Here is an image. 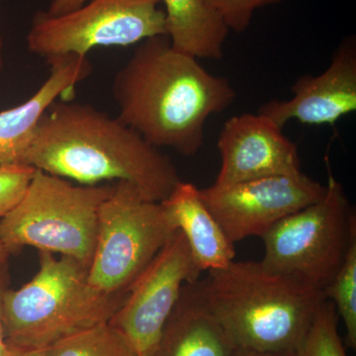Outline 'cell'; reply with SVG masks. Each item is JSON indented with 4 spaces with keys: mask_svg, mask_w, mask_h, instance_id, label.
<instances>
[{
    "mask_svg": "<svg viewBox=\"0 0 356 356\" xmlns=\"http://www.w3.org/2000/svg\"><path fill=\"white\" fill-rule=\"evenodd\" d=\"M184 234L177 229L131 285L110 323L127 336L138 356L153 355L182 288L201 275Z\"/></svg>",
    "mask_w": 356,
    "mask_h": 356,
    "instance_id": "cell-9",
    "label": "cell"
},
{
    "mask_svg": "<svg viewBox=\"0 0 356 356\" xmlns=\"http://www.w3.org/2000/svg\"><path fill=\"white\" fill-rule=\"evenodd\" d=\"M236 350L206 303L198 280L182 288L151 356H234Z\"/></svg>",
    "mask_w": 356,
    "mask_h": 356,
    "instance_id": "cell-14",
    "label": "cell"
},
{
    "mask_svg": "<svg viewBox=\"0 0 356 356\" xmlns=\"http://www.w3.org/2000/svg\"><path fill=\"white\" fill-rule=\"evenodd\" d=\"M339 315L330 300H325L307 332L297 356H348L339 332Z\"/></svg>",
    "mask_w": 356,
    "mask_h": 356,
    "instance_id": "cell-19",
    "label": "cell"
},
{
    "mask_svg": "<svg viewBox=\"0 0 356 356\" xmlns=\"http://www.w3.org/2000/svg\"><path fill=\"white\" fill-rule=\"evenodd\" d=\"M324 197L285 217L262 236L264 268L324 291L344 261L356 215L325 158Z\"/></svg>",
    "mask_w": 356,
    "mask_h": 356,
    "instance_id": "cell-6",
    "label": "cell"
},
{
    "mask_svg": "<svg viewBox=\"0 0 356 356\" xmlns=\"http://www.w3.org/2000/svg\"><path fill=\"white\" fill-rule=\"evenodd\" d=\"M217 146L222 159L214 184L218 186L301 172L298 147L264 115L231 117L222 126Z\"/></svg>",
    "mask_w": 356,
    "mask_h": 356,
    "instance_id": "cell-11",
    "label": "cell"
},
{
    "mask_svg": "<svg viewBox=\"0 0 356 356\" xmlns=\"http://www.w3.org/2000/svg\"><path fill=\"white\" fill-rule=\"evenodd\" d=\"M46 60L50 74L38 90L22 104L0 112V165H20L44 114L92 72L88 57L67 55Z\"/></svg>",
    "mask_w": 356,
    "mask_h": 356,
    "instance_id": "cell-13",
    "label": "cell"
},
{
    "mask_svg": "<svg viewBox=\"0 0 356 356\" xmlns=\"http://www.w3.org/2000/svg\"><path fill=\"white\" fill-rule=\"evenodd\" d=\"M156 36H166L161 0H88L63 15L35 14L26 41L28 50L48 60L88 57L95 48L127 47Z\"/></svg>",
    "mask_w": 356,
    "mask_h": 356,
    "instance_id": "cell-8",
    "label": "cell"
},
{
    "mask_svg": "<svg viewBox=\"0 0 356 356\" xmlns=\"http://www.w3.org/2000/svg\"><path fill=\"white\" fill-rule=\"evenodd\" d=\"M229 242L266 235L274 225L324 197L325 186L303 172L200 189Z\"/></svg>",
    "mask_w": 356,
    "mask_h": 356,
    "instance_id": "cell-10",
    "label": "cell"
},
{
    "mask_svg": "<svg viewBox=\"0 0 356 356\" xmlns=\"http://www.w3.org/2000/svg\"><path fill=\"white\" fill-rule=\"evenodd\" d=\"M3 38H2L1 30H0V76H1L2 70H3Z\"/></svg>",
    "mask_w": 356,
    "mask_h": 356,
    "instance_id": "cell-27",
    "label": "cell"
},
{
    "mask_svg": "<svg viewBox=\"0 0 356 356\" xmlns=\"http://www.w3.org/2000/svg\"><path fill=\"white\" fill-rule=\"evenodd\" d=\"M127 296L91 285L88 266L50 252H39V270L19 289L4 294L7 344L46 350L70 334L110 322Z\"/></svg>",
    "mask_w": 356,
    "mask_h": 356,
    "instance_id": "cell-4",
    "label": "cell"
},
{
    "mask_svg": "<svg viewBox=\"0 0 356 356\" xmlns=\"http://www.w3.org/2000/svg\"><path fill=\"white\" fill-rule=\"evenodd\" d=\"M8 267L0 266V356H6L8 351V344L6 339L3 325V300L4 294L9 289Z\"/></svg>",
    "mask_w": 356,
    "mask_h": 356,
    "instance_id": "cell-22",
    "label": "cell"
},
{
    "mask_svg": "<svg viewBox=\"0 0 356 356\" xmlns=\"http://www.w3.org/2000/svg\"><path fill=\"white\" fill-rule=\"evenodd\" d=\"M88 0H53L49 6L47 13L50 15L58 16L76 10V8L83 6Z\"/></svg>",
    "mask_w": 356,
    "mask_h": 356,
    "instance_id": "cell-23",
    "label": "cell"
},
{
    "mask_svg": "<svg viewBox=\"0 0 356 356\" xmlns=\"http://www.w3.org/2000/svg\"><path fill=\"white\" fill-rule=\"evenodd\" d=\"M6 356H47L46 350H28L8 346Z\"/></svg>",
    "mask_w": 356,
    "mask_h": 356,
    "instance_id": "cell-24",
    "label": "cell"
},
{
    "mask_svg": "<svg viewBox=\"0 0 356 356\" xmlns=\"http://www.w3.org/2000/svg\"><path fill=\"white\" fill-rule=\"evenodd\" d=\"M234 356H297L295 353H266L257 351L241 350L236 351Z\"/></svg>",
    "mask_w": 356,
    "mask_h": 356,
    "instance_id": "cell-25",
    "label": "cell"
},
{
    "mask_svg": "<svg viewBox=\"0 0 356 356\" xmlns=\"http://www.w3.org/2000/svg\"><path fill=\"white\" fill-rule=\"evenodd\" d=\"M46 353L47 356H138L127 336L110 322L70 334Z\"/></svg>",
    "mask_w": 356,
    "mask_h": 356,
    "instance_id": "cell-17",
    "label": "cell"
},
{
    "mask_svg": "<svg viewBox=\"0 0 356 356\" xmlns=\"http://www.w3.org/2000/svg\"><path fill=\"white\" fill-rule=\"evenodd\" d=\"M112 189L113 184L76 186L65 178L35 170L24 196L0 218V242L11 254L33 247L89 267L98 213Z\"/></svg>",
    "mask_w": 356,
    "mask_h": 356,
    "instance_id": "cell-5",
    "label": "cell"
},
{
    "mask_svg": "<svg viewBox=\"0 0 356 356\" xmlns=\"http://www.w3.org/2000/svg\"><path fill=\"white\" fill-rule=\"evenodd\" d=\"M325 298L336 307L346 327V344L356 348V229L351 234L346 257L334 280L324 290Z\"/></svg>",
    "mask_w": 356,
    "mask_h": 356,
    "instance_id": "cell-18",
    "label": "cell"
},
{
    "mask_svg": "<svg viewBox=\"0 0 356 356\" xmlns=\"http://www.w3.org/2000/svg\"><path fill=\"white\" fill-rule=\"evenodd\" d=\"M10 252L4 247L3 243L0 242V266H6L8 264L9 257H10Z\"/></svg>",
    "mask_w": 356,
    "mask_h": 356,
    "instance_id": "cell-26",
    "label": "cell"
},
{
    "mask_svg": "<svg viewBox=\"0 0 356 356\" xmlns=\"http://www.w3.org/2000/svg\"><path fill=\"white\" fill-rule=\"evenodd\" d=\"M20 165L83 185L128 182L154 202L181 181L170 156L118 117L65 98L42 117Z\"/></svg>",
    "mask_w": 356,
    "mask_h": 356,
    "instance_id": "cell-2",
    "label": "cell"
},
{
    "mask_svg": "<svg viewBox=\"0 0 356 356\" xmlns=\"http://www.w3.org/2000/svg\"><path fill=\"white\" fill-rule=\"evenodd\" d=\"M35 168L25 165H0V218L13 209L24 196Z\"/></svg>",
    "mask_w": 356,
    "mask_h": 356,
    "instance_id": "cell-21",
    "label": "cell"
},
{
    "mask_svg": "<svg viewBox=\"0 0 356 356\" xmlns=\"http://www.w3.org/2000/svg\"><path fill=\"white\" fill-rule=\"evenodd\" d=\"M118 118L154 147L184 156L200 151L206 122L229 108L236 91L228 79L210 74L173 48L166 36L140 42L114 77Z\"/></svg>",
    "mask_w": 356,
    "mask_h": 356,
    "instance_id": "cell-1",
    "label": "cell"
},
{
    "mask_svg": "<svg viewBox=\"0 0 356 356\" xmlns=\"http://www.w3.org/2000/svg\"><path fill=\"white\" fill-rule=\"evenodd\" d=\"M177 231L163 204L128 182H115L98 213L89 282L107 294L127 293Z\"/></svg>",
    "mask_w": 356,
    "mask_h": 356,
    "instance_id": "cell-7",
    "label": "cell"
},
{
    "mask_svg": "<svg viewBox=\"0 0 356 356\" xmlns=\"http://www.w3.org/2000/svg\"><path fill=\"white\" fill-rule=\"evenodd\" d=\"M161 203L184 234L201 271L216 270L235 261V245L208 209L196 185L181 180Z\"/></svg>",
    "mask_w": 356,
    "mask_h": 356,
    "instance_id": "cell-15",
    "label": "cell"
},
{
    "mask_svg": "<svg viewBox=\"0 0 356 356\" xmlns=\"http://www.w3.org/2000/svg\"><path fill=\"white\" fill-rule=\"evenodd\" d=\"M221 18L229 31H247L257 9L280 3L282 0H204Z\"/></svg>",
    "mask_w": 356,
    "mask_h": 356,
    "instance_id": "cell-20",
    "label": "cell"
},
{
    "mask_svg": "<svg viewBox=\"0 0 356 356\" xmlns=\"http://www.w3.org/2000/svg\"><path fill=\"white\" fill-rule=\"evenodd\" d=\"M292 97L264 103L259 113L280 128L289 121L306 125L334 126L356 110V40L344 39L331 65L318 76L299 77L291 86Z\"/></svg>",
    "mask_w": 356,
    "mask_h": 356,
    "instance_id": "cell-12",
    "label": "cell"
},
{
    "mask_svg": "<svg viewBox=\"0 0 356 356\" xmlns=\"http://www.w3.org/2000/svg\"><path fill=\"white\" fill-rule=\"evenodd\" d=\"M210 311L238 350L295 353L301 346L324 291L261 261H233L201 280Z\"/></svg>",
    "mask_w": 356,
    "mask_h": 356,
    "instance_id": "cell-3",
    "label": "cell"
},
{
    "mask_svg": "<svg viewBox=\"0 0 356 356\" xmlns=\"http://www.w3.org/2000/svg\"><path fill=\"white\" fill-rule=\"evenodd\" d=\"M166 37L173 48L196 58L220 60L229 29L204 0H161Z\"/></svg>",
    "mask_w": 356,
    "mask_h": 356,
    "instance_id": "cell-16",
    "label": "cell"
}]
</instances>
